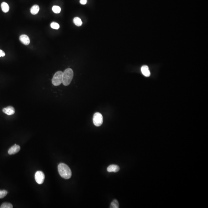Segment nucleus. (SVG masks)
Returning a JSON list of instances; mask_svg holds the SVG:
<instances>
[{"label": "nucleus", "mask_w": 208, "mask_h": 208, "mask_svg": "<svg viewBox=\"0 0 208 208\" xmlns=\"http://www.w3.org/2000/svg\"><path fill=\"white\" fill-rule=\"evenodd\" d=\"M58 171L60 176L65 179H70L72 175L71 170L66 165L63 163L60 164L58 166Z\"/></svg>", "instance_id": "1"}, {"label": "nucleus", "mask_w": 208, "mask_h": 208, "mask_svg": "<svg viewBox=\"0 0 208 208\" xmlns=\"http://www.w3.org/2000/svg\"><path fill=\"white\" fill-rule=\"evenodd\" d=\"M73 71L71 68L66 69L63 73V84L65 86L69 85L73 77Z\"/></svg>", "instance_id": "2"}, {"label": "nucleus", "mask_w": 208, "mask_h": 208, "mask_svg": "<svg viewBox=\"0 0 208 208\" xmlns=\"http://www.w3.org/2000/svg\"><path fill=\"white\" fill-rule=\"evenodd\" d=\"M63 72L58 71L55 73L52 79V83L55 86L60 85L63 82Z\"/></svg>", "instance_id": "3"}, {"label": "nucleus", "mask_w": 208, "mask_h": 208, "mask_svg": "<svg viewBox=\"0 0 208 208\" xmlns=\"http://www.w3.org/2000/svg\"><path fill=\"white\" fill-rule=\"evenodd\" d=\"M93 123L96 126H101L103 123V117L99 113H95L93 117Z\"/></svg>", "instance_id": "4"}, {"label": "nucleus", "mask_w": 208, "mask_h": 208, "mask_svg": "<svg viewBox=\"0 0 208 208\" xmlns=\"http://www.w3.org/2000/svg\"><path fill=\"white\" fill-rule=\"evenodd\" d=\"M35 178L36 182L39 184H42L44 182L45 179V175L41 171H38L35 175Z\"/></svg>", "instance_id": "5"}, {"label": "nucleus", "mask_w": 208, "mask_h": 208, "mask_svg": "<svg viewBox=\"0 0 208 208\" xmlns=\"http://www.w3.org/2000/svg\"><path fill=\"white\" fill-rule=\"evenodd\" d=\"M20 146H19L15 144L9 149L8 153L10 155L16 154L20 151Z\"/></svg>", "instance_id": "6"}, {"label": "nucleus", "mask_w": 208, "mask_h": 208, "mask_svg": "<svg viewBox=\"0 0 208 208\" xmlns=\"http://www.w3.org/2000/svg\"><path fill=\"white\" fill-rule=\"evenodd\" d=\"M20 41L24 44L28 45L30 44V40L29 37L26 35L23 34L19 37Z\"/></svg>", "instance_id": "7"}, {"label": "nucleus", "mask_w": 208, "mask_h": 208, "mask_svg": "<svg viewBox=\"0 0 208 208\" xmlns=\"http://www.w3.org/2000/svg\"><path fill=\"white\" fill-rule=\"evenodd\" d=\"M3 111L4 113L8 115H13L15 113V109L11 106H9V107L4 108L3 109Z\"/></svg>", "instance_id": "8"}, {"label": "nucleus", "mask_w": 208, "mask_h": 208, "mask_svg": "<svg viewBox=\"0 0 208 208\" xmlns=\"http://www.w3.org/2000/svg\"><path fill=\"white\" fill-rule=\"evenodd\" d=\"M120 167L117 165H110L108 167L107 170V171L109 172H117L119 171L120 170Z\"/></svg>", "instance_id": "9"}, {"label": "nucleus", "mask_w": 208, "mask_h": 208, "mask_svg": "<svg viewBox=\"0 0 208 208\" xmlns=\"http://www.w3.org/2000/svg\"><path fill=\"white\" fill-rule=\"evenodd\" d=\"M141 71H142V73L145 76L149 77L150 76V71H149L148 66H146V65H144L142 66V67H141Z\"/></svg>", "instance_id": "10"}, {"label": "nucleus", "mask_w": 208, "mask_h": 208, "mask_svg": "<svg viewBox=\"0 0 208 208\" xmlns=\"http://www.w3.org/2000/svg\"><path fill=\"white\" fill-rule=\"evenodd\" d=\"M1 9L3 12L5 13H7L9 10V7L7 3L3 2L1 5Z\"/></svg>", "instance_id": "11"}, {"label": "nucleus", "mask_w": 208, "mask_h": 208, "mask_svg": "<svg viewBox=\"0 0 208 208\" xmlns=\"http://www.w3.org/2000/svg\"><path fill=\"white\" fill-rule=\"evenodd\" d=\"M39 10V7L37 5H34L31 9V13L33 15H36L38 13Z\"/></svg>", "instance_id": "12"}, {"label": "nucleus", "mask_w": 208, "mask_h": 208, "mask_svg": "<svg viewBox=\"0 0 208 208\" xmlns=\"http://www.w3.org/2000/svg\"><path fill=\"white\" fill-rule=\"evenodd\" d=\"M73 22L74 24L77 26H80L82 24V20L79 17H76L73 19Z\"/></svg>", "instance_id": "13"}, {"label": "nucleus", "mask_w": 208, "mask_h": 208, "mask_svg": "<svg viewBox=\"0 0 208 208\" xmlns=\"http://www.w3.org/2000/svg\"><path fill=\"white\" fill-rule=\"evenodd\" d=\"M119 207V203L116 200H114L111 202L110 208H118Z\"/></svg>", "instance_id": "14"}, {"label": "nucleus", "mask_w": 208, "mask_h": 208, "mask_svg": "<svg viewBox=\"0 0 208 208\" xmlns=\"http://www.w3.org/2000/svg\"><path fill=\"white\" fill-rule=\"evenodd\" d=\"M52 10L54 13L56 14L60 13L61 11V8L60 7L57 6H54L52 8Z\"/></svg>", "instance_id": "15"}, {"label": "nucleus", "mask_w": 208, "mask_h": 208, "mask_svg": "<svg viewBox=\"0 0 208 208\" xmlns=\"http://www.w3.org/2000/svg\"><path fill=\"white\" fill-rule=\"evenodd\" d=\"M1 208H12L13 206L11 203H3L1 206Z\"/></svg>", "instance_id": "16"}, {"label": "nucleus", "mask_w": 208, "mask_h": 208, "mask_svg": "<svg viewBox=\"0 0 208 208\" xmlns=\"http://www.w3.org/2000/svg\"><path fill=\"white\" fill-rule=\"evenodd\" d=\"M51 27L52 28L55 29H59L60 28V25L57 23L55 22H53L51 24Z\"/></svg>", "instance_id": "17"}, {"label": "nucleus", "mask_w": 208, "mask_h": 208, "mask_svg": "<svg viewBox=\"0 0 208 208\" xmlns=\"http://www.w3.org/2000/svg\"><path fill=\"white\" fill-rule=\"evenodd\" d=\"M8 192L6 190H0V199H3L6 196Z\"/></svg>", "instance_id": "18"}, {"label": "nucleus", "mask_w": 208, "mask_h": 208, "mask_svg": "<svg viewBox=\"0 0 208 208\" xmlns=\"http://www.w3.org/2000/svg\"><path fill=\"white\" fill-rule=\"evenodd\" d=\"M6 54L4 52L3 50L0 49V57H4L5 56Z\"/></svg>", "instance_id": "19"}, {"label": "nucleus", "mask_w": 208, "mask_h": 208, "mask_svg": "<svg viewBox=\"0 0 208 208\" xmlns=\"http://www.w3.org/2000/svg\"><path fill=\"white\" fill-rule=\"evenodd\" d=\"M87 0H80V3L83 5H85L87 3Z\"/></svg>", "instance_id": "20"}]
</instances>
